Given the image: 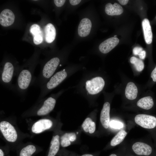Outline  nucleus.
<instances>
[{"label":"nucleus","mask_w":156,"mask_h":156,"mask_svg":"<svg viewBox=\"0 0 156 156\" xmlns=\"http://www.w3.org/2000/svg\"></svg>","instance_id":"35"},{"label":"nucleus","mask_w":156,"mask_h":156,"mask_svg":"<svg viewBox=\"0 0 156 156\" xmlns=\"http://www.w3.org/2000/svg\"><path fill=\"white\" fill-rule=\"evenodd\" d=\"M110 105L106 102L103 105L100 116V120L103 127L105 129L108 128L110 122L109 112Z\"/></svg>","instance_id":"12"},{"label":"nucleus","mask_w":156,"mask_h":156,"mask_svg":"<svg viewBox=\"0 0 156 156\" xmlns=\"http://www.w3.org/2000/svg\"><path fill=\"white\" fill-rule=\"evenodd\" d=\"M105 83V81L102 77H97L87 81L86 88L89 94H95L102 90Z\"/></svg>","instance_id":"5"},{"label":"nucleus","mask_w":156,"mask_h":156,"mask_svg":"<svg viewBox=\"0 0 156 156\" xmlns=\"http://www.w3.org/2000/svg\"><path fill=\"white\" fill-rule=\"evenodd\" d=\"M109 156H117V155L115 154H112L110 155Z\"/></svg>","instance_id":"34"},{"label":"nucleus","mask_w":156,"mask_h":156,"mask_svg":"<svg viewBox=\"0 0 156 156\" xmlns=\"http://www.w3.org/2000/svg\"><path fill=\"white\" fill-rule=\"evenodd\" d=\"M81 0H70V4L73 5H75L79 4L81 1Z\"/></svg>","instance_id":"29"},{"label":"nucleus","mask_w":156,"mask_h":156,"mask_svg":"<svg viewBox=\"0 0 156 156\" xmlns=\"http://www.w3.org/2000/svg\"><path fill=\"white\" fill-rule=\"evenodd\" d=\"M0 130L5 139L11 142H15L17 139V133L14 127L10 122L3 121L0 123Z\"/></svg>","instance_id":"3"},{"label":"nucleus","mask_w":156,"mask_h":156,"mask_svg":"<svg viewBox=\"0 0 156 156\" xmlns=\"http://www.w3.org/2000/svg\"><path fill=\"white\" fill-rule=\"evenodd\" d=\"M45 39L46 41L48 43L52 42L55 39L56 31L54 26L52 24H47L44 29Z\"/></svg>","instance_id":"16"},{"label":"nucleus","mask_w":156,"mask_h":156,"mask_svg":"<svg viewBox=\"0 0 156 156\" xmlns=\"http://www.w3.org/2000/svg\"><path fill=\"white\" fill-rule=\"evenodd\" d=\"M4 154L2 150L0 149V156H4Z\"/></svg>","instance_id":"33"},{"label":"nucleus","mask_w":156,"mask_h":156,"mask_svg":"<svg viewBox=\"0 0 156 156\" xmlns=\"http://www.w3.org/2000/svg\"><path fill=\"white\" fill-rule=\"evenodd\" d=\"M105 11L106 14L109 15H118L123 13V10L122 7L118 3H115L113 5L111 3H108L105 5Z\"/></svg>","instance_id":"14"},{"label":"nucleus","mask_w":156,"mask_h":156,"mask_svg":"<svg viewBox=\"0 0 156 156\" xmlns=\"http://www.w3.org/2000/svg\"><path fill=\"white\" fill-rule=\"evenodd\" d=\"M52 125L53 122L47 118L42 119L33 124L31 130L34 133H40L50 129Z\"/></svg>","instance_id":"7"},{"label":"nucleus","mask_w":156,"mask_h":156,"mask_svg":"<svg viewBox=\"0 0 156 156\" xmlns=\"http://www.w3.org/2000/svg\"><path fill=\"white\" fill-rule=\"evenodd\" d=\"M92 26V23L90 20L87 18L82 19L78 27L79 35L82 37L88 36L90 33Z\"/></svg>","instance_id":"11"},{"label":"nucleus","mask_w":156,"mask_h":156,"mask_svg":"<svg viewBox=\"0 0 156 156\" xmlns=\"http://www.w3.org/2000/svg\"><path fill=\"white\" fill-rule=\"evenodd\" d=\"M76 138V135L75 133H66L61 138V145L63 147H67L70 145V142L74 141Z\"/></svg>","instance_id":"20"},{"label":"nucleus","mask_w":156,"mask_h":156,"mask_svg":"<svg viewBox=\"0 0 156 156\" xmlns=\"http://www.w3.org/2000/svg\"><path fill=\"white\" fill-rule=\"evenodd\" d=\"M143 50L142 47H136L133 49V53L135 55H139Z\"/></svg>","instance_id":"26"},{"label":"nucleus","mask_w":156,"mask_h":156,"mask_svg":"<svg viewBox=\"0 0 156 156\" xmlns=\"http://www.w3.org/2000/svg\"><path fill=\"white\" fill-rule=\"evenodd\" d=\"M83 130L86 132L90 134L93 133L96 129V124L90 118H86L82 125Z\"/></svg>","instance_id":"21"},{"label":"nucleus","mask_w":156,"mask_h":156,"mask_svg":"<svg viewBox=\"0 0 156 156\" xmlns=\"http://www.w3.org/2000/svg\"><path fill=\"white\" fill-rule=\"evenodd\" d=\"M81 156H94V155L90 154H85L81 155Z\"/></svg>","instance_id":"32"},{"label":"nucleus","mask_w":156,"mask_h":156,"mask_svg":"<svg viewBox=\"0 0 156 156\" xmlns=\"http://www.w3.org/2000/svg\"><path fill=\"white\" fill-rule=\"evenodd\" d=\"M127 134L124 130L119 131L112 140L110 145L112 146L117 145L122 142Z\"/></svg>","instance_id":"22"},{"label":"nucleus","mask_w":156,"mask_h":156,"mask_svg":"<svg viewBox=\"0 0 156 156\" xmlns=\"http://www.w3.org/2000/svg\"><path fill=\"white\" fill-rule=\"evenodd\" d=\"M135 123L141 127L151 129L156 126V118L154 116L144 114H139L135 118Z\"/></svg>","instance_id":"6"},{"label":"nucleus","mask_w":156,"mask_h":156,"mask_svg":"<svg viewBox=\"0 0 156 156\" xmlns=\"http://www.w3.org/2000/svg\"><path fill=\"white\" fill-rule=\"evenodd\" d=\"M53 96L45 98L35 111L36 114L39 116L46 115L50 112L54 108L56 100Z\"/></svg>","instance_id":"4"},{"label":"nucleus","mask_w":156,"mask_h":156,"mask_svg":"<svg viewBox=\"0 0 156 156\" xmlns=\"http://www.w3.org/2000/svg\"><path fill=\"white\" fill-rule=\"evenodd\" d=\"M36 150V147L34 145H28L21 149L19 156H31Z\"/></svg>","instance_id":"23"},{"label":"nucleus","mask_w":156,"mask_h":156,"mask_svg":"<svg viewBox=\"0 0 156 156\" xmlns=\"http://www.w3.org/2000/svg\"><path fill=\"white\" fill-rule=\"evenodd\" d=\"M55 5L57 7L62 6L66 1L65 0H55L54 1Z\"/></svg>","instance_id":"27"},{"label":"nucleus","mask_w":156,"mask_h":156,"mask_svg":"<svg viewBox=\"0 0 156 156\" xmlns=\"http://www.w3.org/2000/svg\"><path fill=\"white\" fill-rule=\"evenodd\" d=\"M137 105L138 106L141 108L148 110L153 107L154 102L152 97L148 96L139 99L137 102Z\"/></svg>","instance_id":"19"},{"label":"nucleus","mask_w":156,"mask_h":156,"mask_svg":"<svg viewBox=\"0 0 156 156\" xmlns=\"http://www.w3.org/2000/svg\"><path fill=\"white\" fill-rule=\"evenodd\" d=\"M130 62L134 65L136 70L140 72L143 70L144 67V64L143 62L141 60L135 57H131L130 59Z\"/></svg>","instance_id":"24"},{"label":"nucleus","mask_w":156,"mask_h":156,"mask_svg":"<svg viewBox=\"0 0 156 156\" xmlns=\"http://www.w3.org/2000/svg\"><path fill=\"white\" fill-rule=\"evenodd\" d=\"M151 77L154 81L156 82V66L151 73Z\"/></svg>","instance_id":"28"},{"label":"nucleus","mask_w":156,"mask_h":156,"mask_svg":"<svg viewBox=\"0 0 156 156\" xmlns=\"http://www.w3.org/2000/svg\"><path fill=\"white\" fill-rule=\"evenodd\" d=\"M119 42V39L117 37H111L101 43L99 46V49L102 53H107L114 49Z\"/></svg>","instance_id":"9"},{"label":"nucleus","mask_w":156,"mask_h":156,"mask_svg":"<svg viewBox=\"0 0 156 156\" xmlns=\"http://www.w3.org/2000/svg\"><path fill=\"white\" fill-rule=\"evenodd\" d=\"M67 76L65 69L58 71L53 75L43 85L40 87V91L39 98L41 99L50 91L61 83Z\"/></svg>","instance_id":"2"},{"label":"nucleus","mask_w":156,"mask_h":156,"mask_svg":"<svg viewBox=\"0 0 156 156\" xmlns=\"http://www.w3.org/2000/svg\"><path fill=\"white\" fill-rule=\"evenodd\" d=\"M142 23L145 42L147 44H150L152 41L153 34L150 22L148 19L144 18Z\"/></svg>","instance_id":"15"},{"label":"nucleus","mask_w":156,"mask_h":156,"mask_svg":"<svg viewBox=\"0 0 156 156\" xmlns=\"http://www.w3.org/2000/svg\"><path fill=\"white\" fill-rule=\"evenodd\" d=\"M146 52L145 51L143 50L138 55L140 58L142 59H144L146 57Z\"/></svg>","instance_id":"30"},{"label":"nucleus","mask_w":156,"mask_h":156,"mask_svg":"<svg viewBox=\"0 0 156 156\" xmlns=\"http://www.w3.org/2000/svg\"><path fill=\"white\" fill-rule=\"evenodd\" d=\"M109 125L111 127L115 129H120L122 128L123 126L122 123L115 120H112L110 122Z\"/></svg>","instance_id":"25"},{"label":"nucleus","mask_w":156,"mask_h":156,"mask_svg":"<svg viewBox=\"0 0 156 156\" xmlns=\"http://www.w3.org/2000/svg\"><path fill=\"white\" fill-rule=\"evenodd\" d=\"M15 15L10 10L6 9L3 10L0 14V23L3 27H8L14 23Z\"/></svg>","instance_id":"10"},{"label":"nucleus","mask_w":156,"mask_h":156,"mask_svg":"<svg viewBox=\"0 0 156 156\" xmlns=\"http://www.w3.org/2000/svg\"><path fill=\"white\" fill-rule=\"evenodd\" d=\"M19 68L10 61L5 62L0 69L1 83L6 88L13 90L14 87L12 83L13 79L16 76Z\"/></svg>","instance_id":"1"},{"label":"nucleus","mask_w":156,"mask_h":156,"mask_svg":"<svg viewBox=\"0 0 156 156\" xmlns=\"http://www.w3.org/2000/svg\"></svg>","instance_id":"36"},{"label":"nucleus","mask_w":156,"mask_h":156,"mask_svg":"<svg viewBox=\"0 0 156 156\" xmlns=\"http://www.w3.org/2000/svg\"><path fill=\"white\" fill-rule=\"evenodd\" d=\"M30 32L33 36V41L35 44H39L42 42V33L39 25L36 24L32 25L30 28Z\"/></svg>","instance_id":"13"},{"label":"nucleus","mask_w":156,"mask_h":156,"mask_svg":"<svg viewBox=\"0 0 156 156\" xmlns=\"http://www.w3.org/2000/svg\"><path fill=\"white\" fill-rule=\"evenodd\" d=\"M125 95L126 98L130 100L135 99L137 97L138 90L136 86L132 82L127 84L125 90Z\"/></svg>","instance_id":"17"},{"label":"nucleus","mask_w":156,"mask_h":156,"mask_svg":"<svg viewBox=\"0 0 156 156\" xmlns=\"http://www.w3.org/2000/svg\"><path fill=\"white\" fill-rule=\"evenodd\" d=\"M118 1L121 4L125 5L129 1L128 0H118Z\"/></svg>","instance_id":"31"},{"label":"nucleus","mask_w":156,"mask_h":156,"mask_svg":"<svg viewBox=\"0 0 156 156\" xmlns=\"http://www.w3.org/2000/svg\"><path fill=\"white\" fill-rule=\"evenodd\" d=\"M60 145L59 135L53 136L51 142L47 156H55L59 150Z\"/></svg>","instance_id":"18"},{"label":"nucleus","mask_w":156,"mask_h":156,"mask_svg":"<svg viewBox=\"0 0 156 156\" xmlns=\"http://www.w3.org/2000/svg\"><path fill=\"white\" fill-rule=\"evenodd\" d=\"M134 152L139 155L148 156L152 152V149L149 145L141 142H138L134 143L132 146Z\"/></svg>","instance_id":"8"}]
</instances>
